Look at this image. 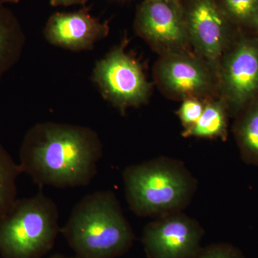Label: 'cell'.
I'll return each mask as SVG.
<instances>
[{
  "mask_svg": "<svg viewBox=\"0 0 258 258\" xmlns=\"http://www.w3.org/2000/svg\"><path fill=\"white\" fill-rule=\"evenodd\" d=\"M108 24L93 18L87 10L52 15L45 28L47 41L55 46L73 51L91 49L107 36Z\"/></svg>",
  "mask_w": 258,
  "mask_h": 258,
  "instance_id": "obj_11",
  "label": "cell"
},
{
  "mask_svg": "<svg viewBox=\"0 0 258 258\" xmlns=\"http://www.w3.org/2000/svg\"><path fill=\"white\" fill-rule=\"evenodd\" d=\"M0 1V80L21 56L25 37L18 19Z\"/></svg>",
  "mask_w": 258,
  "mask_h": 258,
  "instance_id": "obj_12",
  "label": "cell"
},
{
  "mask_svg": "<svg viewBox=\"0 0 258 258\" xmlns=\"http://www.w3.org/2000/svg\"><path fill=\"white\" fill-rule=\"evenodd\" d=\"M220 82L225 103L238 114L258 98V38L241 39L222 59Z\"/></svg>",
  "mask_w": 258,
  "mask_h": 258,
  "instance_id": "obj_7",
  "label": "cell"
},
{
  "mask_svg": "<svg viewBox=\"0 0 258 258\" xmlns=\"http://www.w3.org/2000/svg\"><path fill=\"white\" fill-rule=\"evenodd\" d=\"M227 110L225 101L209 102L196 124L183 131V137L224 140L227 134Z\"/></svg>",
  "mask_w": 258,
  "mask_h": 258,
  "instance_id": "obj_14",
  "label": "cell"
},
{
  "mask_svg": "<svg viewBox=\"0 0 258 258\" xmlns=\"http://www.w3.org/2000/svg\"><path fill=\"white\" fill-rule=\"evenodd\" d=\"M203 236L196 220L176 212L148 223L142 241L149 258H193L201 249Z\"/></svg>",
  "mask_w": 258,
  "mask_h": 258,
  "instance_id": "obj_6",
  "label": "cell"
},
{
  "mask_svg": "<svg viewBox=\"0 0 258 258\" xmlns=\"http://www.w3.org/2000/svg\"><path fill=\"white\" fill-rule=\"evenodd\" d=\"M0 1L3 2V3H18L20 0H0Z\"/></svg>",
  "mask_w": 258,
  "mask_h": 258,
  "instance_id": "obj_22",
  "label": "cell"
},
{
  "mask_svg": "<svg viewBox=\"0 0 258 258\" xmlns=\"http://www.w3.org/2000/svg\"><path fill=\"white\" fill-rule=\"evenodd\" d=\"M193 258H243L233 246L228 244H217L201 248Z\"/></svg>",
  "mask_w": 258,
  "mask_h": 258,
  "instance_id": "obj_18",
  "label": "cell"
},
{
  "mask_svg": "<svg viewBox=\"0 0 258 258\" xmlns=\"http://www.w3.org/2000/svg\"><path fill=\"white\" fill-rule=\"evenodd\" d=\"M125 198L139 217L181 212L192 199L196 179L182 162L159 157L125 168Z\"/></svg>",
  "mask_w": 258,
  "mask_h": 258,
  "instance_id": "obj_3",
  "label": "cell"
},
{
  "mask_svg": "<svg viewBox=\"0 0 258 258\" xmlns=\"http://www.w3.org/2000/svg\"><path fill=\"white\" fill-rule=\"evenodd\" d=\"M47 258H77L76 256L74 257H69V256L63 255V254H54L50 256V257Z\"/></svg>",
  "mask_w": 258,
  "mask_h": 258,
  "instance_id": "obj_20",
  "label": "cell"
},
{
  "mask_svg": "<svg viewBox=\"0 0 258 258\" xmlns=\"http://www.w3.org/2000/svg\"><path fill=\"white\" fill-rule=\"evenodd\" d=\"M189 41L210 63L221 58L229 37L225 13L215 0H194L186 17Z\"/></svg>",
  "mask_w": 258,
  "mask_h": 258,
  "instance_id": "obj_9",
  "label": "cell"
},
{
  "mask_svg": "<svg viewBox=\"0 0 258 258\" xmlns=\"http://www.w3.org/2000/svg\"><path fill=\"white\" fill-rule=\"evenodd\" d=\"M60 230L53 200L42 192L18 199L0 218V257L44 258L53 248Z\"/></svg>",
  "mask_w": 258,
  "mask_h": 258,
  "instance_id": "obj_4",
  "label": "cell"
},
{
  "mask_svg": "<svg viewBox=\"0 0 258 258\" xmlns=\"http://www.w3.org/2000/svg\"><path fill=\"white\" fill-rule=\"evenodd\" d=\"M224 13L237 23L252 25L258 15V0H222Z\"/></svg>",
  "mask_w": 258,
  "mask_h": 258,
  "instance_id": "obj_16",
  "label": "cell"
},
{
  "mask_svg": "<svg viewBox=\"0 0 258 258\" xmlns=\"http://www.w3.org/2000/svg\"><path fill=\"white\" fill-rule=\"evenodd\" d=\"M156 74L161 87L183 99L207 94L212 86L211 75L205 64L179 52H171L161 59Z\"/></svg>",
  "mask_w": 258,
  "mask_h": 258,
  "instance_id": "obj_10",
  "label": "cell"
},
{
  "mask_svg": "<svg viewBox=\"0 0 258 258\" xmlns=\"http://www.w3.org/2000/svg\"><path fill=\"white\" fill-rule=\"evenodd\" d=\"M252 26L253 27L254 30H255L256 33H257V37L258 38V15L256 17L253 23H252Z\"/></svg>",
  "mask_w": 258,
  "mask_h": 258,
  "instance_id": "obj_21",
  "label": "cell"
},
{
  "mask_svg": "<svg viewBox=\"0 0 258 258\" xmlns=\"http://www.w3.org/2000/svg\"><path fill=\"white\" fill-rule=\"evenodd\" d=\"M0 258H1V257H0Z\"/></svg>",
  "mask_w": 258,
  "mask_h": 258,
  "instance_id": "obj_23",
  "label": "cell"
},
{
  "mask_svg": "<svg viewBox=\"0 0 258 258\" xmlns=\"http://www.w3.org/2000/svg\"><path fill=\"white\" fill-rule=\"evenodd\" d=\"M93 78L103 97L120 110L140 106L149 98L151 86L142 66L122 47L97 62Z\"/></svg>",
  "mask_w": 258,
  "mask_h": 258,
  "instance_id": "obj_5",
  "label": "cell"
},
{
  "mask_svg": "<svg viewBox=\"0 0 258 258\" xmlns=\"http://www.w3.org/2000/svg\"><path fill=\"white\" fill-rule=\"evenodd\" d=\"M103 155L98 134L88 127L45 122L32 126L20 149V165L39 186H87Z\"/></svg>",
  "mask_w": 258,
  "mask_h": 258,
  "instance_id": "obj_1",
  "label": "cell"
},
{
  "mask_svg": "<svg viewBox=\"0 0 258 258\" xmlns=\"http://www.w3.org/2000/svg\"><path fill=\"white\" fill-rule=\"evenodd\" d=\"M87 0H50V5L54 7L70 6V5L83 4Z\"/></svg>",
  "mask_w": 258,
  "mask_h": 258,
  "instance_id": "obj_19",
  "label": "cell"
},
{
  "mask_svg": "<svg viewBox=\"0 0 258 258\" xmlns=\"http://www.w3.org/2000/svg\"><path fill=\"white\" fill-rule=\"evenodd\" d=\"M235 134L242 160L258 166V98L238 113Z\"/></svg>",
  "mask_w": 258,
  "mask_h": 258,
  "instance_id": "obj_13",
  "label": "cell"
},
{
  "mask_svg": "<svg viewBox=\"0 0 258 258\" xmlns=\"http://www.w3.org/2000/svg\"><path fill=\"white\" fill-rule=\"evenodd\" d=\"M61 231L77 258L120 257L134 241L133 230L111 191L83 197Z\"/></svg>",
  "mask_w": 258,
  "mask_h": 258,
  "instance_id": "obj_2",
  "label": "cell"
},
{
  "mask_svg": "<svg viewBox=\"0 0 258 258\" xmlns=\"http://www.w3.org/2000/svg\"><path fill=\"white\" fill-rule=\"evenodd\" d=\"M136 28L151 45L175 51L189 41L186 20L177 0H144Z\"/></svg>",
  "mask_w": 258,
  "mask_h": 258,
  "instance_id": "obj_8",
  "label": "cell"
},
{
  "mask_svg": "<svg viewBox=\"0 0 258 258\" xmlns=\"http://www.w3.org/2000/svg\"><path fill=\"white\" fill-rule=\"evenodd\" d=\"M22 171L0 142V218L13 208L18 198L17 180Z\"/></svg>",
  "mask_w": 258,
  "mask_h": 258,
  "instance_id": "obj_15",
  "label": "cell"
},
{
  "mask_svg": "<svg viewBox=\"0 0 258 258\" xmlns=\"http://www.w3.org/2000/svg\"><path fill=\"white\" fill-rule=\"evenodd\" d=\"M205 104L198 98H189L184 99L179 111L177 112L184 130L192 127L200 119Z\"/></svg>",
  "mask_w": 258,
  "mask_h": 258,
  "instance_id": "obj_17",
  "label": "cell"
}]
</instances>
